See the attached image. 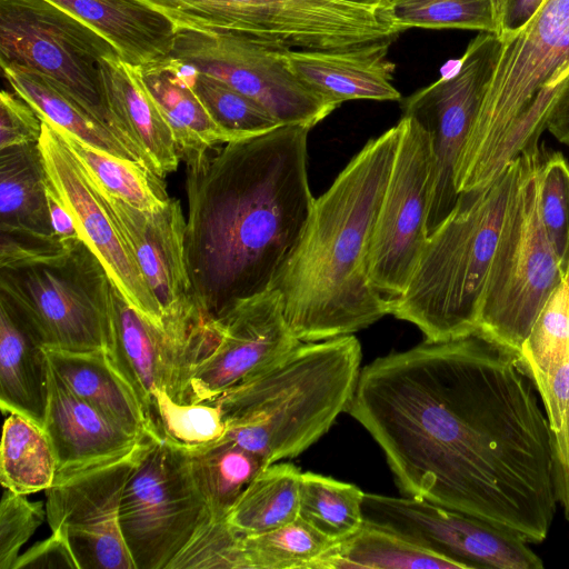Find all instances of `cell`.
<instances>
[{"instance_id":"33","label":"cell","mask_w":569,"mask_h":569,"mask_svg":"<svg viewBox=\"0 0 569 569\" xmlns=\"http://www.w3.org/2000/svg\"><path fill=\"white\" fill-rule=\"evenodd\" d=\"M56 130L92 179L110 194L144 211L159 210L171 200L163 178L147 166L104 153Z\"/></svg>"},{"instance_id":"31","label":"cell","mask_w":569,"mask_h":569,"mask_svg":"<svg viewBox=\"0 0 569 569\" xmlns=\"http://www.w3.org/2000/svg\"><path fill=\"white\" fill-rule=\"evenodd\" d=\"M188 451L193 478L214 521L226 520L246 487L268 466L227 438Z\"/></svg>"},{"instance_id":"38","label":"cell","mask_w":569,"mask_h":569,"mask_svg":"<svg viewBox=\"0 0 569 569\" xmlns=\"http://www.w3.org/2000/svg\"><path fill=\"white\" fill-rule=\"evenodd\" d=\"M193 89L214 121L236 140L282 126L258 102L213 77L198 71Z\"/></svg>"},{"instance_id":"25","label":"cell","mask_w":569,"mask_h":569,"mask_svg":"<svg viewBox=\"0 0 569 569\" xmlns=\"http://www.w3.org/2000/svg\"><path fill=\"white\" fill-rule=\"evenodd\" d=\"M48 358L43 343L0 301V407L43 428Z\"/></svg>"},{"instance_id":"42","label":"cell","mask_w":569,"mask_h":569,"mask_svg":"<svg viewBox=\"0 0 569 569\" xmlns=\"http://www.w3.org/2000/svg\"><path fill=\"white\" fill-rule=\"evenodd\" d=\"M47 518L42 501L4 488L0 502V569H13L20 550Z\"/></svg>"},{"instance_id":"19","label":"cell","mask_w":569,"mask_h":569,"mask_svg":"<svg viewBox=\"0 0 569 569\" xmlns=\"http://www.w3.org/2000/svg\"><path fill=\"white\" fill-rule=\"evenodd\" d=\"M101 93L112 131L158 176L177 170L181 160L173 133L142 78L141 66L117 53L100 63Z\"/></svg>"},{"instance_id":"14","label":"cell","mask_w":569,"mask_h":569,"mask_svg":"<svg viewBox=\"0 0 569 569\" xmlns=\"http://www.w3.org/2000/svg\"><path fill=\"white\" fill-rule=\"evenodd\" d=\"M149 440L121 457L58 472L46 490L50 530L67 536L80 569H136L122 536L120 508Z\"/></svg>"},{"instance_id":"13","label":"cell","mask_w":569,"mask_h":569,"mask_svg":"<svg viewBox=\"0 0 569 569\" xmlns=\"http://www.w3.org/2000/svg\"><path fill=\"white\" fill-rule=\"evenodd\" d=\"M399 142L372 230L367 268L372 287L392 300L406 289L427 240L433 158L427 131L399 120Z\"/></svg>"},{"instance_id":"6","label":"cell","mask_w":569,"mask_h":569,"mask_svg":"<svg viewBox=\"0 0 569 569\" xmlns=\"http://www.w3.org/2000/svg\"><path fill=\"white\" fill-rule=\"evenodd\" d=\"M526 161L525 150L489 183L460 193L427 237L406 289L390 300V315L431 341L477 332L487 276Z\"/></svg>"},{"instance_id":"40","label":"cell","mask_w":569,"mask_h":569,"mask_svg":"<svg viewBox=\"0 0 569 569\" xmlns=\"http://www.w3.org/2000/svg\"><path fill=\"white\" fill-rule=\"evenodd\" d=\"M537 186L540 219L566 271L569 263V162L561 152L543 153Z\"/></svg>"},{"instance_id":"8","label":"cell","mask_w":569,"mask_h":569,"mask_svg":"<svg viewBox=\"0 0 569 569\" xmlns=\"http://www.w3.org/2000/svg\"><path fill=\"white\" fill-rule=\"evenodd\" d=\"M526 154L487 276L477 330L518 353L565 272L539 213L537 172L543 152L537 143Z\"/></svg>"},{"instance_id":"11","label":"cell","mask_w":569,"mask_h":569,"mask_svg":"<svg viewBox=\"0 0 569 569\" xmlns=\"http://www.w3.org/2000/svg\"><path fill=\"white\" fill-rule=\"evenodd\" d=\"M500 47V37L479 32L452 71L403 100L402 116L415 119L427 131L431 143L433 169L427 237L458 202L457 167L493 73Z\"/></svg>"},{"instance_id":"39","label":"cell","mask_w":569,"mask_h":569,"mask_svg":"<svg viewBox=\"0 0 569 569\" xmlns=\"http://www.w3.org/2000/svg\"><path fill=\"white\" fill-rule=\"evenodd\" d=\"M153 426L161 438L188 449L210 446L224 437L226 421L212 402L181 403L163 393L157 401Z\"/></svg>"},{"instance_id":"9","label":"cell","mask_w":569,"mask_h":569,"mask_svg":"<svg viewBox=\"0 0 569 569\" xmlns=\"http://www.w3.org/2000/svg\"><path fill=\"white\" fill-rule=\"evenodd\" d=\"M210 517L188 449L150 439L121 500L120 526L136 569H168Z\"/></svg>"},{"instance_id":"29","label":"cell","mask_w":569,"mask_h":569,"mask_svg":"<svg viewBox=\"0 0 569 569\" xmlns=\"http://www.w3.org/2000/svg\"><path fill=\"white\" fill-rule=\"evenodd\" d=\"M468 569L466 565L421 547L390 530L368 523L332 543L311 569Z\"/></svg>"},{"instance_id":"48","label":"cell","mask_w":569,"mask_h":569,"mask_svg":"<svg viewBox=\"0 0 569 569\" xmlns=\"http://www.w3.org/2000/svg\"><path fill=\"white\" fill-rule=\"evenodd\" d=\"M556 496L569 521V446L565 453L553 461Z\"/></svg>"},{"instance_id":"7","label":"cell","mask_w":569,"mask_h":569,"mask_svg":"<svg viewBox=\"0 0 569 569\" xmlns=\"http://www.w3.org/2000/svg\"><path fill=\"white\" fill-rule=\"evenodd\" d=\"M111 279L80 238L0 266V301L44 348L111 351Z\"/></svg>"},{"instance_id":"44","label":"cell","mask_w":569,"mask_h":569,"mask_svg":"<svg viewBox=\"0 0 569 569\" xmlns=\"http://www.w3.org/2000/svg\"><path fill=\"white\" fill-rule=\"evenodd\" d=\"M13 569H80L67 536L60 530L20 553Z\"/></svg>"},{"instance_id":"21","label":"cell","mask_w":569,"mask_h":569,"mask_svg":"<svg viewBox=\"0 0 569 569\" xmlns=\"http://www.w3.org/2000/svg\"><path fill=\"white\" fill-rule=\"evenodd\" d=\"M392 38L338 50H281L291 70L339 107L348 100L397 101L396 69L388 58Z\"/></svg>"},{"instance_id":"12","label":"cell","mask_w":569,"mask_h":569,"mask_svg":"<svg viewBox=\"0 0 569 569\" xmlns=\"http://www.w3.org/2000/svg\"><path fill=\"white\" fill-rule=\"evenodd\" d=\"M169 54L251 98L282 126L311 129L338 108L291 70L281 50L246 36L178 30Z\"/></svg>"},{"instance_id":"43","label":"cell","mask_w":569,"mask_h":569,"mask_svg":"<svg viewBox=\"0 0 569 569\" xmlns=\"http://www.w3.org/2000/svg\"><path fill=\"white\" fill-rule=\"evenodd\" d=\"M42 120L37 111L17 92L0 94V150L13 146L38 143Z\"/></svg>"},{"instance_id":"15","label":"cell","mask_w":569,"mask_h":569,"mask_svg":"<svg viewBox=\"0 0 569 569\" xmlns=\"http://www.w3.org/2000/svg\"><path fill=\"white\" fill-rule=\"evenodd\" d=\"M299 343L284 317L279 291L270 289L241 301L208 321L199 359L189 370L177 401L210 402Z\"/></svg>"},{"instance_id":"17","label":"cell","mask_w":569,"mask_h":569,"mask_svg":"<svg viewBox=\"0 0 569 569\" xmlns=\"http://www.w3.org/2000/svg\"><path fill=\"white\" fill-rule=\"evenodd\" d=\"M39 147L53 190L73 218L79 238L100 259L124 299L163 333L161 308L89 173L43 120Z\"/></svg>"},{"instance_id":"22","label":"cell","mask_w":569,"mask_h":569,"mask_svg":"<svg viewBox=\"0 0 569 569\" xmlns=\"http://www.w3.org/2000/svg\"><path fill=\"white\" fill-rule=\"evenodd\" d=\"M53 370L70 389L106 418L142 439H161L142 401L110 351L72 352L44 348Z\"/></svg>"},{"instance_id":"24","label":"cell","mask_w":569,"mask_h":569,"mask_svg":"<svg viewBox=\"0 0 569 569\" xmlns=\"http://www.w3.org/2000/svg\"><path fill=\"white\" fill-rule=\"evenodd\" d=\"M142 78L169 124L180 157L234 141L210 116L193 89L198 70L170 54L141 67Z\"/></svg>"},{"instance_id":"49","label":"cell","mask_w":569,"mask_h":569,"mask_svg":"<svg viewBox=\"0 0 569 569\" xmlns=\"http://www.w3.org/2000/svg\"><path fill=\"white\" fill-rule=\"evenodd\" d=\"M347 4L366 8L372 11L380 12L386 3V0H336Z\"/></svg>"},{"instance_id":"5","label":"cell","mask_w":569,"mask_h":569,"mask_svg":"<svg viewBox=\"0 0 569 569\" xmlns=\"http://www.w3.org/2000/svg\"><path fill=\"white\" fill-rule=\"evenodd\" d=\"M501 47L462 154L459 192L489 183L530 144L569 80V0H545Z\"/></svg>"},{"instance_id":"18","label":"cell","mask_w":569,"mask_h":569,"mask_svg":"<svg viewBox=\"0 0 569 569\" xmlns=\"http://www.w3.org/2000/svg\"><path fill=\"white\" fill-rule=\"evenodd\" d=\"M90 178L158 301L163 321L193 300L181 202L171 198L163 208L144 211L110 194Z\"/></svg>"},{"instance_id":"45","label":"cell","mask_w":569,"mask_h":569,"mask_svg":"<svg viewBox=\"0 0 569 569\" xmlns=\"http://www.w3.org/2000/svg\"><path fill=\"white\" fill-rule=\"evenodd\" d=\"M545 0H501L500 38L519 31L538 11Z\"/></svg>"},{"instance_id":"4","label":"cell","mask_w":569,"mask_h":569,"mask_svg":"<svg viewBox=\"0 0 569 569\" xmlns=\"http://www.w3.org/2000/svg\"><path fill=\"white\" fill-rule=\"evenodd\" d=\"M360 365L352 335L299 343L210 401L226 421L223 438L268 465L299 456L347 410Z\"/></svg>"},{"instance_id":"2","label":"cell","mask_w":569,"mask_h":569,"mask_svg":"<svg viewBox=\"0 0 569 569\" xmlns=\"http://www.w3.org/2000/svg\"><path fill=\"white\" fill-rule=\"evenodd\" d=\"M299 124L192 151L186 258L207 319L272 289L309 221L308 133Z\"/></svg>"},{"instance_id":"36","label":"cell","mask_w":569,"mask_h":569,"mask_svg":"<svg viewBox=\"0 0 569 569\" xmlns=\"http://www.w3.org/2000/svg\"><path fill=\"white\" fill-rule=\"evenodd\" d=\"M501 0H386L380 13L399 33L410 28L463 29L500 37Z\"/></svg>"},{"instance_id":"23","label":"cell","mask_w":569,"mask_h":569,"mask_svg":"<svg viewBox=\"0 0 569 569\" xmlns=\"http://www.w3.org/2000/svg\"><path fill=\"white\" fill-rule=\"evenodd\" d=\"M104 38L118 56L146 66L168 56L177 30L161 13L136 0H48Z\"/></svg>"},{"instance_id":"32","label":"cell","mask_w":569,"mask_h":569,"mask_svg":"<svg viewBox=\"0 0 569 569\" xmlns=\"http://www.w3.org/2000/svg\"><path fill=\"white\" fill-rule=\"evenodd\" d=\"M57 475V459L43 428L18 413L3 422L0 481L20 495L49 489Z\"/></svg>"},{"instance_id":"27","label":"cell","mask_w":569,"mask_h":569,"mask_svg":"<svg viewBox=\"0 0 569 569\" xmlns=\"http://www.w3.org/2000/svg\"><path fill=\"white\" fill-rule=\"evenodd\" d=\"M48 184L39 142L1 149L0 232L60 240L51 226Z\"/></svg>"},{"instance_id":"1","label":"cell","mask_w":569,"mask_h":569,"mask_svg":"<svg viewBox=\"0 0 569 569\" xmlns=\"http://www.w3.org/2000/svg\"><path fill=\"white\" fill-rule=\"evenodd\" d=\"M400 491L542 542L557 496L552 432L519 353L479 332L362 367L346 410Z\"/></svg>"},{"instance_id":"30","label":"cell","mask_w":569,"mask_h":569,"mask_svg":"<svg viewBox=\"0 0 569 569\" xmlns=\"http://www.w3.org/2000/svg\"><path fill=\"white\" fill-rule=\"evenodd\" d=\"M301 473L289 462L268 465L242 491L226 521L242 536L295 521L299 517Z\"/></svg>"},{"instance_id":"41","label":"cell","mask_w":569,"mask_h":569,"mask_svg":"<svg viewBox=\"0 0 569 569\" xmlns=\"http://www.w3.org/2000/svg\"><path fill=\"white\" fill-rule=\"evenodd\" d=\"M241 537L226 520L209 517L168 569H244Z\"/></svg>"},{"instance_id":"10","label":"cell","mask_w":569,"mask_h":569,"mask_svg":"<svg viewBox=\"0 0 569 569\" xmlns=\"http://www.w3.org/2000/svg\"><path fill=\"white\" fill-rule=\"evenodd\" d=\"M113 53L104 38L48 0H0V64L47 74L111 131L100 63Z\"/></svg>"},{"instance_id":"35","label":"cell","mask_w":569,"mask_h":569,"mask_svg":"<svg viewBox=\"0 0 569 569\" xmlns=\"http://www.w3.org/2000/svg\"><path fill=\"white\" fill-rule=\"evenodd\" d=\"M536 389L569 366V263L519 351Z\"/></svg>"},{"instance_id":"37","label":"cell","mask_w":569,"mask_h":569,"mask_svg":"<svg viewBox=\"0 0 569 569\" xmlns=\"http://www.w3.org/2000/svg\"><path fill=\"white\" fill-rule=\"evenodd\" d=\"M335 543L301 518L281 527L241 537L244 569H311Z\"/></svg>"},{"instance_id":"46","label":"cell","mask_w":569,"mask_h":569,"mask_svg":"<svg viewBox=\"0 0 569 569\" xmlns=\"http://www.w3.org/2000/svg\"><path fill=\"white\" fill-rule=\"evenodd\" d=\"M47 194L50 220L54 236L60 240L79 238L74 220L54 192L50 179Z\"/></svg>"},{"instance_id":"20","label":"cell","mask_w":569,"mask_h":569,"mask_svg":"<svg viewBox=\"0 0 569 569\" xmlns=\"http://www.w3.org/2000/svg\"><path fill=\"white\" fill-rule=\"evenodd\" d=\"M43 430L57 459V473L121 457L147 440L117 426L77 396L49 361Z\"/></svg>"},{"instance_id":"26","label":"cell","mask_w":569,"mask_h":569,"mask_svg":"<svg viewBox=\"0 0 569 569\" xmlns=\"http://www.w3.org/2000/svg\"><path fill=\"white\" fill-rule=\"evenodd\" d=\"M111 301L113 341L110 355L137 391L154 428L157 401L161 395H169L170 389V368L163 335L113 284Z\"/></svg>"},{"instance_id":"28","label":"cell","mask_w":569,"mask_h":569,"mask_svg":"<svg viewBox=\"0 0 569 569\" xmlns=\"http://www.w3.org/2000/svg\"><path fill=\"white\" fill-rule=\"evenodd\" d=\"M1 68L13 91L32 106L41 120L104 153L147 166L131 147L86 111L57 81L18 64Z\"/></svg>"},{"instance_id":"16","label":"cell","mask_w":569,"mask_h":569,"mask_svg":"<svg viewBox=\"0 0 569 569\" xmlns=\"http://www.w3.org/2000/svg\"><path fill=\"white\" fill-rule=\"evenodd\" d=\"M365 523L408 538L468 569H541L542 559L518 535L428 500L366 493Z\"/></svg>"},{"instance_id":"34","label":"cell","mask_w":569,"mask_h":569,"mask_svg":"<svg viewBox=\"0 0 569 569\" xmlns=\"http://www.w3.org/2000/svg\"><path fill=\"white\" fill-rule=\"evenodd\" d=\"M365 492L352 483L315 472H302L299 518L332 542L356 533L363 525Z\"/></svg>"},{"instance_id":"3","label":"cell","mask_w":569,"mask_h":569,"mask_svg":"<svg viewBox=\"0 0 569 569\" xmlns=\"http://www.w3.org/2000/svg\"><path fill=\"white\" fill-rule=\"evenodd\" d=\"M399 137L398 122L369 140L315 199L306 229L273 282L301 342L352 335L390 315V300L370 282L367 258Z\"/></svg>"},{"instance_id":"47","label":"cell","mask_w":569,"mask_h":569,"mask_svg":"<svg viewBox=\"0 0 569 569\" xmlns=\"http://www.w3.org/2000/svg\"><path fill=\"white\" fill-rule=\"evenodd\" d=\"M546 129L559 142L569 146V80L550 110Z\"/></svg>"}]
</instances>
